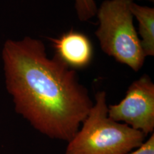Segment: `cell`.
Wrapping results in <instances>:
<instances>
[{
	"label": "cell",
	"instance_id": "obj_2",
	"mask_svg": "<svg viewBox=\"0 0 154 154\" xmlns=\"http://www.w3.org/2000/svg\"><path fill=\"white\" fill-rule=\"evenodd\" d=\"M106 93L96 94L93 106L66 146L65 154H128L146 140L143 132L108 115Z\"/></svg>",
	"mask_w": 154,
	"mask_h": 154
},
{
	"label": "cell",
	"instance_id": "obj_6",
	"mask_svg": "<svg viewBox=\"0 0 154 154\" xmlns=\"http://www.w3.org/2000/svg\"><path fill=\"white\" fill-rule=\"evenodd\" d=\"M130 10L138 23V36L145 57L154 56V9L131 2Z\"/></svg>",
	"mask_w": 154,
	"mask_h": 154
},
{
	"label": "cell",
	"instance_id": "obj_1",
	"mask_svg": "<svg viewBox=\"0 0 154 154\" xmlns=\"http://www.w3.org/2000/svg\"><path fill=\"white\" fill-rule=\"evenodd\" d=\"M2 58L7 91L15 110L47 137L69 142L93 106L74 69L57 54L49 58L41 40H8Z\"/></svg>",
	"mask_w": 154,
	"mask_h": 154
},
{
	"label": "cell",
	"instance_id": "obj_8",
	"mask_svg": "<svg viewBox=\"0 0 154 154\" xmlns=\"http://www.w3.org/2000/svg\"><path fill=\"white\" fill-rule=\"evenodd\" d=\"M128 154H154V134H151L139 148Z\"/></svg>",
	"mask_w": 154,
	"mask_h": 154
},
{
	"label": "cell",
	"instance_id": "obj_4",
	"mask_svg": "<svg viewBox=\"0 0 154 154\" xmlns=\"http://www.w3.org/2000/svg\"><path fill=\"white\" fill-rule=\"evenodd\" d=\"M109 117L148 136L154 131V84L143 74L128 86L119 103L108 106Z\"/></svg>",
	"mask_w": 154,
	"mask_h": 154
},
{
	"label": "cell",
	"instance_id": "obj_3",
	"mask_svg": "<svg viewBox=\"0 0 154 154\" xmlns=\"http://www.w3.org/2000/svg\"><path fill=\"white\" fill-rule=\"evenodd\" d=\"M133 0H104L97 9L99 27L95 35L102 51L137 72L146 57L130 10Z\"/></svg>",
	"mask_w": 154,
	"mask_h": 154
},
{
	"label": "cell",
	"instance_id": "obj_5",
	"mask_svg": "<svg viewBox=\"0 0 154 154\" xmlns=\"http://www.w3.org/2000/svg\"><path fill=\"white\" fill-rule=\"evenodd\" d=\"M56 54L71 69L88 66L93 59V46L85 34L70 30L57 38H50Z\"/></svg>",
	"mask_w": 154,
	"mask_h": 154
},
{
	"label": "cell",
	"instance_id": "obj_7",
	"mask_svg": "<svg viewBox=\"0 0 154 154\" xmlns=\"http://www.w3.org/2000/svg\"><path fill=\"white\" fill-rule=\"evenodd\" d=\"M76 16L81 22H88L96 15L97 5L94 0H74Z\"/></svg>",
	"mask_w": 154,
	"mask_h": 154
}]
</instances>
